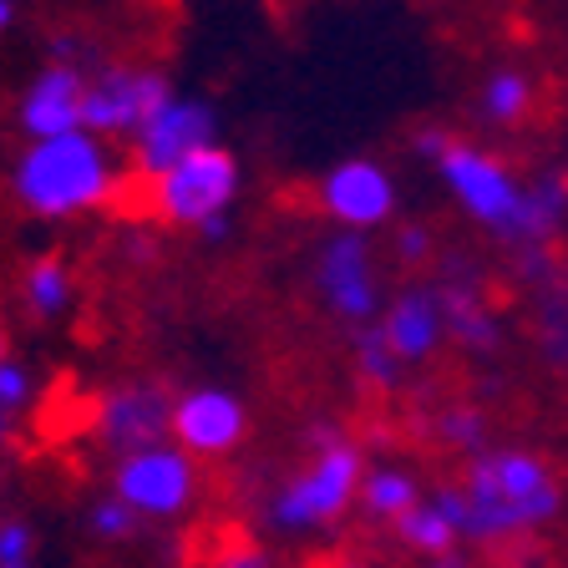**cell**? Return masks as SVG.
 <instances>
[{
  "mask_svg": "<svg viewBox=\"0 0 568 568\" xmlns=\"http://www.w3.org/2000/svg\"><path fill=\"white\" fill-rule=\"evenodd\" d=\"M442 513L457 523L462 544H513L528 532H544L564 518L568 497L548 457L528 447H487L467 462L462 483L432 493Z\"/></svg>",
  "mask_w": 568,
  "mask_h": 568,
  "instance_id": "6da1fadb",
  "label": "cell"
},
{
  "mask_svg": "<svg viewBox=\"0 0 568 568\" xmlns=\"http://www.w3.org/2000/svg\"><path fill=\"white\" fill-rule=\"evenodd\" d=\"M122 189V168L102 138L92 132H67V138L26 142L11 168V193L36 219H82L92 209H106Z\"/></svg>",
  "mask_w": 568,
  "mask_h": 568,
  "instance_id": "7a4b0ae2",
  "label": "cell"
},
{
  "mask_svg": "<svg viewBox=\"0 0 568 568\" xmlns=\"http://www.w3.org/2000/svg\"><path fill=\"white\" fill-rule=\"evenodd\" d=\"M366 457L351 437L331 442V447H310V462L280 483L270 497V523L280 532H320L335 528L345 513L361 503V483H366Z\"/></svg>",
  "mask_w": 568,
  "mask_h": 568,
  "instance_id": "3957f363",
  "label": "cell"
},
{
  "mask_svg": "<svg viewBox=\"0 0 568 568\" xmlns=\"http://www.w3.org/2000/svg\"><path fill=\"white\" fill-rule=\"evenodd\" d=\"M437 173H442V183H447L452 203H457L477 229L497 234V244H513L528 183H523V178L493 153V148L457 138L447 148V158L437 163Z\"/></svg>",
  "mask_w": 568,
  "mask_h": 568,
  "instance_id": "277c9868",
  "label": "cell"
},
{
  "mask_svg": "<svg viewBox=\"0 0 568 568\" xmlns=\"http://www.w3.org/2000/svg\"><path fill=\"white\" fill-rule=\"evenodd\" d=\"M148 189H153V213L163 224L193 229V234H199L209 219L234 213V199H239V189H244V168H239V158L219 142V148L193 153L189 163L168 168L163 178L148 183Z\"/></svg>",
  "mask_w": 568,
  "mask_h": 568,
  "instance_id": "5b68a950",
  "label": "cell"
},
{
  "mask_svg": "<svg viewBox=\"0 0 568 568\" xmlns=\"http://www.w3.org/2000/svg\"><path fill=\"white\" fill-rule=\"evenodd\" d=\"M173 77L142 61H118V67L92 71L87 82V102H82V128L92 138H138L148 122L173 102Z\"/></svg>",
  "mask_w": 568,
  "mask_h": 568,
  "instance_id": "8992f818",
  "label": "cell"
},
{
  "mask_svg": "<svg viewBox=\"0 0 568 568\" xmlns=\"http://www.w3.org/2000/svg\"><path fill=\"white\" fill-rule=\"evenodd\" d=\"M106 493L122 497L142 523H173L199 503V457H189L178 442L118 457Z\"/></svg>",
  "mask_w": 568,
  "mask_h": 568,
  "instance_id": "52a82bcc",
  "label": "cell"
},
{
  "mask_svg": "<svg viewBox=\"0 0 568 568\" xmlns=\"http://www.w3.org/2000/svg\"><path fill=\"white\" fill-rule=\"evenodd\" d=\"M173 402L178 396L163 381H118L97 396L92 432L112 452V462L163 447V442H173Z\"/></svg>",
  "mask_w": 568,
  "mask_h": 568,
  "instance_id": "ba28073f",
  "label": "cell"
},
{
  "mask_svg": "<svg viewBox=\"0 0 568 568\" xmlns=\"http://www.w3.org/2000/svg\"><path fill=\"white\" fill-rule=\"evenodd\" d=\"M315 290L335 320H345L351 331L376 325L381 320V280H376V254H371L366 234H345L335 229L325 244L315 248Z\"/></svg>",
  "mask_w": 568,
  "mask_h": 568,
  "instance_id": "9c48e42d",
  "label": "cell"
},
{
  "mask_svg": "<svg viewBox=\"0 0 568 568\" xmlns=\"http://www.w3.org/2000/svg\"><path fill=\"white\" fill-rule=\"evenodd\" d=\"M315 199H320V213L335 229L371 234V229L396 219V199L402 193H396V178H390L386 163H376V158H341V163H331L320 173Z\"/></svg>",
  "mask_w": 568,
  "mask_h": 568,
  "instance_id": "30bf717a",
  "label": "cell"
},
{
  "mask_svg": "<svg viewBox=\"0 0 568 568\" xmlns=\"http://www.w3.org/2000/svg\"><path fill=\"white\" fill-rule=\"evenodd\" d=\"M203 148H219V112H213V102H203V97L178 92L173 102L132 138V168L153 183V178H163L168 168H178V163H189Z\"/></svg>",
  "mask_w": 568,
  "mask_h": 568,
  "instance_id": "8fae6325",
  "label": "cell"
},
{
  "mask_svg": "<svg viewBox=\"0 0 568 568\" xmlns=\"http://www.w3.org/2000/svg\"><path fill=\"white\" fill-rule=\"evenodd\" d=\"M248 437V406L229 386H189L173 402V442L189 457H229Z\"/></svg>",
  "mask_w": 568,
  "mask_h": 568,
  "instance_id": "7c38bea8",
  "label": "cell"
},
{
  "mask_svg": "<svg viewBox=\"0 0 568 568\" xmlns=\"http://www.w3.org/2000/svg\"><path fill=\"white\" fill-rule=\"evenodd\" d=\"M87 82H92V77H87L82 67H67V61H47V67L36 71L21 92V106H16V122H21L26 142L82 132Z\"/></svg>",
  "mask_w": 568,
  "mask_h": 568,
  "instance_id": "4fadbf2b",
  "label": "cell"
},
{
  "mask_svg": "<svg viewBox=\"0 0 568 568\" xmlns=\"http://www.w3.org/2000/svg\"><path fill=\"white\" fill-rule=\"evenodd\" d=\"M376 325L406 371L426 366V361L447 345V320H442V300L432 284H406V290H396Z\"/></svg>",
  "mask_w": 568,
  "mask_h": 568,
  "instance_id": "5bb4252c",
  "label": "cell"
},
{
  "mask_svg": "<svg viewBox=\"0 0 568 568\" xmlns=\"http://www.w3.org/2000/svg\"><path fill=\"white\" fill-rule=\"evenodd\" d=\"M437 300H442V320H447V341L462 345L467 355H497L503 351V320L497 310L487 305L483 284L473 274L462 270L452 280L437 284Z\"/></svg>",
  "mask_w": 568,
  "mask_h": 568,
  "instance_id": "9a60e30c",
  "label": "cell"
},
{
  "mask_svg": "<svg viewBox=\"0 0 568 568\" xmlns=\"http://www.w3.org/2000/svg\"><path fill=\"white\" fill-rule=\"evenodd\" d=\"M568 229V173L548 168V173L528 178V193H523V219L518 234H513V254L518 248H554V239Z\"/></svg>",
  "mask_w": 568,
  "mask_h": 568,
  "instance_id": "2e32d148",
  "label": "cell"
},
{
  "mask_svg": "<svg viewBox=\"0 0 568 568\" xmlns=\"http://www.w3.org/2000/svg\"><path fill=\"white\" fill-rule=\"evenodd\" d=\"M21 300L36 320H61L77 305V280H71V264L57 254H41V260L26 264L21 274Z\"/></svg>",
  "mask_w": 568,
  "mask_h": 568,
  "instance_id": "e0dca14e",
  "label": "cell"
},
{
  "mask_svg": "<svg viewBox=\"0 0 568 568\" xmlns=\"http://www.w3.org/2000/svg\"><path fill=\"white\" fill-rule=\"evenodd\" d=\"M422 497H426V487L412 467H371L366 483H361V508L386 523H402Z\"/></svg>",
  "mask_w": 568,
  "mask_h": 568,
  "instance_id": "ac0fdd59",
  "label": "cell"
},
{
  "mask_svg": "<svg viewBox=\"0 0 568 568\" xmlns=\"http://www.w3.org/2000/svg\"><path fill=\"white\" fill-rule=\"evenodd\" d=\"M532 341H538V355H544L548 371H568V280H554L548 290H538Z\"/></svg>",
  "mask_w": 568,
  "mask_h": 568,
  "instance_id": "d6986e66",
  "label": "cell"
},
{
  "mask_svg": "<svg viewBox=\"0 0 568 568\" xmlns=\"http://www.w3.org/2000/svg\"><path fill=\"white\" fill-rule=\"evenodd\" d=\"M351 361H355V376H361V386H366V390H376V396L402 390L406 366L396 361V351L386 345L381 325H361V331L351 335Z\"/></svg>",
  "mask_w": 568,
  "mask_h": 568,
  "instance_id": "ffe728a7",
  "label": "cell"
},
{
  "mask_svg": "<svg viewBox=\"0 0 568 568\" xmlns=\"http://www.w3.org/2000/svg\"><path fill=\"white\" fill-rule=\"evenodd\" d=\"M396 532H402V544L412 548L416 558H442V554H452V548H467L462 544V532H457V523L432 503V493H426L402 523H396Z\"/></svg>",
  "mask_w": 568,
  "mask_h": 568,
  "instance_id": "44dd1931",
  "label": "cell"
},
{
  "mask_svg": "<svg viewBox=\"0 0 568 568\" xmlns=\"http://www.w3.org/2000/svg\"><path fill=\"white\" fill-rule=\"evenodd\" d=\"M477 106H483V118L493 128H513V122H523L532 112V77L518 67H497L483 82V92H477Z\"/></svg>",
  "mask_w": 568,
  "mask_h": 568,
  "instance_id": "7402d4cb",
  "label": "cell"
},
{
  "mask_svg": "<svg viewBox=\"0 0 568 568\" xmlns=\"http://www.w3.org/2000/svg\"><path fill=\"white\" fill-rule=\"evenodd\" d=\"M437 437L447 442V447L467 452V457L487 452V416H483V406H447V412L437 416Z\"/></svg>",
  "mask_w": 568,
  "mask_h": 568,
  "instance_id": "603a6c76",
  "label": "cell"
},
{
  "mask_svg": "<svg viewBox=\"0 0 568 568\" xmlns=\"http://www.w3.org/2000/svg\"><path fill=\"white\" fill-rule=\"evenodd\" d=\"M138 528H142V518L128 508V503H122V497H112V493H102L92 508H87V532H92V538H102V544H128Z\"/></svg>",
  "mask_w": 568,
  "mask_h": 568,
  "instance_id": "cb8c5ba5",
  "label": "cell"
},
{
  "mask_svg": "<svg viewBox=\"0 0 568 568\" xmlns=\"http://www.w3.org/2000/svg\"><path fill=\"white\" fill-rule=\"evenodd\" d=\"M36 396H41V381H36V371L26 366V361H0V412L21 416L26 406H36Z\"/></svg>",
  "mask_w": 568,
  "mask_h": 568,
  "instance_id": "d4e9b609",
  "label": "cell"
},
{
  "mask_svg": "<svg viewBox=\"0 0 568 568\" xmlns=\"http://www.w3.org/2000/svg\"><path fill=\"white\" fill-rule=\"evenodd\" d=\"M0 568H36V528L26 518H0Z\"/></svg>",
  "mask_w": 568,
  "mask_h": 568,
  "instance_id": "484cf974",
  "label": "cell"
},
{
  "mask_svg": "<svg viewBox=\"0 0 568 568\" xmlns=\"http://www.w3.org/2000/svg\"><path fill=\"white\" fill-rule=\"evenodd\" d=\"M432 248H437V239H432V229L426 224H402L396 229V260L402 264H426L432 260Z\"/></svg>",
  "mask_w": 568,
  "mask_h": 568,
  "instance_id": "4316f807",
  "label": "cell"
},
{
  "mask_svg": "<svg viewBox=\"0 0 568 568\" xmlns=\"http://www.w3.org/2000/svg\"><path fill=\"white\" fill-rule=\"evenodd\" d=\"M452 142H457V132H447L442 122H426V128H416V132H412V153H416V158H426V163H442Z\"/></svg>",
  "mask_w": 568,
  "mask_h": 568,
  "instance_id": "83f0119b",
  "label": "cell"
},
{
  "mask_svg": "<svg viewBox=\"0 0 568 568\" xmlns=\"http://www.w3.org/2000/svg\"><path fill=\"white\" fill-rule=\"evenodd\" d=\"M213 568H274V564H270V554H264V548L239 544V548H224Z\"/></svg>",
  "mask_w": 568,
  "mask_h": 568,
  "instance_id": "f1b7e54d",
  "label": "cell"
},
{
  "mask_svg": "<svg viewBox=\"0 0 568 568\" xmlns=\"http://www.w3.org/2000/svg\"><path fill=\"white\" fill-rule=\"evenodd\" d=\"M229 234H234V213H224V219H209V224L199 229V239H203V244H224Z\"/></svg>",
  "mask_w": 568,
  "mask_h": 568,
  "instance_id": "f546056e",
  "label": "cell"
},
{
  "mask_svg": "<svg viewBox=\"0 0 568 568\" xmlns=\"http://www.w3.org/2000/svg\"><path fill=\"white\" fill-rule=\"evenodd\" d=\"M426 568H477V564L467 558V548H452V554H442V558H426Z\"/></svg>",
  "mask_w": 568,
  "mask_h": 568,
  "instance_id": "4dcf8cb0",
  "label": "cell"
},
{
  "mask_svg": "<svg viewBox=\"0 0 568 568\" xmlns=\"http://www.w3.org/2000/svg\"><path fill=\"white\" fill-rule=\"evenodd\" d=\"M11 21H16V6H11V0H0V31H6Z\"/></svg>",
  "mask_w": 568,
  "mask_h": 568,
  "instance_id": "1f68e13d",
  "label": "cell"
},
{
  "mask_svg": "<svg viewBox=\"0 0 568 568\" xmlns=\"http://www.w3.org/2000/svg\"><path fill=\"white\" fill-rule=\"evenodd\" d=\"M0 361H11V335H6V325H0Z\"/></svg>",
  "mask_w": 568,
  "mask_h": 568,
  "instance_id": "d6a6232c",
  "label": "cell"
},
{
  "mask_svg": "<svg viewBox=\"0 0 568 568\" xmlns=\"http://www.w3.org/2000/svg\"><path fill=\"white\" fill-rule=\"evenodd\" d=\"M11 422H16V416H11V412H0V442L11 437Z\"/></svg>",
  "mask_w": 568,
  "mask_h": 568,
  "instance_id": "836d02e7",
  "label": "cell"
}]
</instances>
